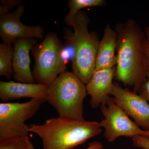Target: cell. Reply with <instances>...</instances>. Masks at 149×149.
I'll return each instance as SVG.
<instances>
[{
	"label": "cell",
	"mask_w": 149,
	"mask_h": 149,
	"mask_svg": "<svg viewBox=\"0 0 149 149\" xmlns=\"http://www.w3.org/2000/svg\"><path fill=\"white\" fill-rule=\"evenodd\" d=\"M110 96L116 104L140 127L149 129V103L138 93L113 83Z\"/></svg>",
	"instance_id": "9"
},
{
	"label": "cell",
	"mask_w": 149,
	"mask_h": 149,
	"mask_svg": "<svg viewBox=\"0 0 149 149\" xmlns=\"http://www.w3.org/2000/svg\"><path fill=\"white\" fill-rule=\"evenodd\" d=\"M104 119L99 123L104 128L103 136L108 143H113L120 137L132 138L136 136L146 137V130L130 119L110 97L105 103L100 107Z\"/></svg>",
	"instance_id": "7"
},
{
	"label": "cell",
	"mask_w": 149,
	"mask_h": 149,
	"mask_svg": "<svg viewBox=\"0 0 149 149\" xmlns=\"http://www.w3.org/2000/svg\"><path fill=\"white\" fill-rule=\"evenodd\" d=\"M116 67L95 70L86 85L88 94L91 96L89 103L96 109L105 103L109 98L115 77Z\"/></svg>",
	"instance_id": "11"
},
{
	"label": "cell",
	"mask_w": 149,
	"mask_h": 149,
	"mask_svg": "<svg viewBox=\"0 0 149 149\" xmlns=\"http://www.w3.org/2000/svg\"><path fill=\"white\" fill-rule=\"evenodd\" d=\"M0 149H35L28 136L0 142Z\"/></svg>",
	"instance_id": "16"
},
{
	"label": "cell",
	"mask_w": 149,
	"mask_h": 149,
	"mask_svg": "<svg viewBox=\"0 0 149 149\" xmlns=\"http://www.w3.org/2000/svg\"><path fill=\"white\" fill-rule=\"evenodd\" d=\"M23 1L22 0H1L0 15L9 13V10L22 4Z\"/></svg>",
	"instance_id": "17"
},
{
	"label": "cell",
	"mask_w": 149,
	"mask_h": 149,
	"mask_svg": "<svg viewBox=\"0 0 149 149\" xmlns=\"http://www.w3.org/2000/svg\"><path fill=\"white\" fill-rule=\"evenodd\" d=\"M87 94L86 85L72 71H66L48 85L46 102L59 117L84 120L83 102Z\"/></svg>",
	"instance_id": "4"
},
{
	"label": "cell",
	"mask_w": 149,
	"mask_h": 149,
	"mask_svg": "<svg viewBox=\"0 0 149 149\" xmlns=\"http://www.w3.org/2000/svg\"><path fill=\"white\" fill-rule=\"evenodd\" d=\"M99 149H107L105 148H104L103 147H102V148H101Z\"/></svg>",
	"instance_id": "24"
},
{
	"label": "cell",
	"mask_w": 149,
	"mask_h": 149,
	"mask_svg": "<svg viewBox=\"0 0 149 149\" xmlns=\"http://www.w3.org/2000/svg\"><path fill=\"white\" fill-rule=\"evenodd\" d=\"M49 85L37 83H26L13 81H1L0 99L4 102L31 98L46 102V93Z\"/></svg>",
	"instance_id": "12"
},
{
	"label": "cell",
	"mask_w": 149,
	"mask_h": 149,
	"mask_svg": "<svg viewBox=\"0 0 149 149\" xmlns=\"http://www.w3.org/2000/svg\"><path fill=\"white\" fill-rule=\"evenodd\" d=\"M90 19L88 14L80 11L75 17V28L71 35L67 32L66 42L73 46L72 72L87 85L95 70V61L100 40L96 32H89Z\"/></svg>",
	"instance_id": "3"
},
{
	"label": "cell",
	"mask_w": 149,
	"mask_h": 149,
	"mask_svg": "<svg viewBox=\"0 0 149 149\" xmlns=\"http://www.w3.org/2000/svg\"><path fill=\"white\" fill-rule=\"evenodd\" d=\"M145 35L147 38H149V27H147L145 29Z\"/></svg>",
	"instance_id": "22"
},
{
	"label": "cell",
	"mask_w": 149,
	"mask_h": 149,
	"mask_svg": "<svg viewBox=\"0 0 149 149\" xmlns=\"http://www.w3.org/2000/svg\"><path fill=\"white\" fill-rule=\"evenodd\" d=\"M28 130L41 138L43 149H73L99 135L102 129L96 121L58 117L48 119L42 125L31 124Z\"/></svg>",
	"instance_id": "2"
},
{
	"label": "cell",
	"mask_w": 149,
	"mask_h": 149,
	"mask_svg": "<svg viewBox=\"0 0 149 149\" xmlns=\"http://www.w3.org/2000/svg\"><path fill=\"white\" fill-rule=\"evenodd\" d=\"M147 133V136L146 138H148L149 139V129L148 130H146Z\"/></svg>",
	"instance_id": "23"
},
{
	"label": "cell",
	"mask_w": 149,
	"mask_h": 149,
	"mask_svg": "<svg viewBox=\"0 0 149 149\" xmlns=\"http://www.w3.org/2000/svg\"><path fill=\"white\" fill-rule=\"evenodd\" d=\"M13 46L2 43L0 44V75L10 80L13 76L12 60Z\"/></svg>",
	"instance_id": "15"
},
{
	"label": "cell",
	"mask_w": 149,
	"mask_h": 149,
	"mask_svg": "<svg viewBox=\"0 0 149 149\" xmlns=\"http://www.w3.org/2000/svg\"><path fill=\"white\" fill-rule=\"evenodd\" d=\"M103 147L102 144L98 141L91 142L88 145V148L85 149H99Z\"/></svg>",
	"instance_id": "21"
},
{
	"label": "cell",
	"mask_w": 149,
	"mask_h": 149,
	"mask_svg": "<svg viewBox=\"0 0 149 149\" xmlns=\"http://www.w3.org/2000/svg\"><path fill=\"white\" fill-rule=\"evenodd\" d=\"M64 45L56 33L50 32L42 42L33 47L31 52L35 63L32 72L35 83L50 85L67 71L63 57Z\"/></svg>",
	"instance_id": "5"
},
{
	"label": "cell",
	"mask_w": 149,
	"mask_h": 149,
	"mask_svg": "<svg viewBox=\"0 0 149 149\" xmlns=\"http://www.w3.org/2000/svg\"><path fill=\"white\" fill-rule=\"evenodd\" d=\"M25 6L21 4L13 12L0 15V37L4 44L12 45L19 38L40 40L45 37L42 25H26L21 22Z\"/></svg>",
	"instance_id": "8"
},
{
	"label": "cell",
	"mask_w": 149,
	"mask_h": 149,
	"mask_svg": "<svg viewBox=\"0 0 149 149\" xmlns=\"http://www.w3.org/2000/svg\"><path fill=\"white\" fill-rule=\"evenodd\" d=\"M114 29L117 37L115 77L125 86L133 87V92L138 94L148 69L144 49L146 37L133 19L118 23Z\"/></svg>",
	"instance_id": "1"
},
{
	"label": "cell",
	"mask_w": 149,
	"mask_h": 149,
	"mask_svg": "<svg viewBox=\"0 0 149 149\" xmlns=\"http://www.w3.org/2000/svg\"><path fill=\"white\" fill-rule=\"evenodd\" d=\"M106 3L104 0H69L68 1L69 11L65 17V22L74 29L76 27L75 17L78 12L86 8L104 6Z\"/></svg>",
	"instance_id": "14"
},
{
	"label": "cell",
	"mask_w": 149,
	"mask_h": 149,
	"mask_svg": "<svg viewBox=\"0 0 149 149\" xmlns=\"http://www.w3.org/2000/svg\"><path fill=\"white\" fill-rule=\"evenodd\" d=\"M117 34L110 24L104 29V34L100 41L95 61V70L115 67L117 64L115 54L117 45Z\"/></svg>",
	"instance_id": "13"
},
{
	"label": "cell",
	"mask_w": 149,
	"mask_h": 149,
	"mask_svg": "<svg viewBox=\"0 0 149 149\" xmlns=\"http://www.w3.org/2000/svg\"><path fill=\"white\" fill-rule=\"evenodd\" d=\"M144 49L146 57L148 68L149 69V38H146L144 43Z\"/></svg>",
	"instance_id": "20"
},
{
	"label": "cell",
	"mask_w": 149,
	"mask_h": 149,
	"mask_svg": "<svg viewBox=\"0 0 149 149\" xmlns=\"http://www.w3.org/2000/svg\"><path fill=\"white\" fill-rule=\"evenodd\" d=\"M139 95L149 103V69H148L146 79L141 86Z\"/></svg>",
	"instance_id": "19"
},
{
	"label": "cell",
	"mask_w": 149,
	"mask_h": 149,
	"mask_svg": "<svg viewBox=\"0 0 149 149\" xmlns=\"http://www.w3.org/2000/svg\"><path fill=\"white\" fill-rule=\"evenodd\" d=\"M134 146L143 149H149V139L141 136H136L132 138Z\"/></svg>",
	"instance_id": "18"
},
{
	"label": "cell",
	"mask_w": 149,
	"mask_h": 149,
	"mask_svg": "<svg viewBox=\"0 0 149 149\" xmlns=\"http://www.w3.org/2000/svg\"><path fill=\"white\" fill-rule=\"evenodd\" d=\"M43 102L32 99L24 103H0V142L28 136L25 123L34 117Z\"/></svg>",
	"instance_id": "6"
},
{
	"label": "cell",
	"mask_w": 149,
	"mask_h": 149,
	"mask_svg": "<svg viewBox=\"0 0 149 149\" xmlns=\"http://www.w3.org/2000/svg\"><path fill=\"white\" fill-rule=\"evenodd\" d=\"M37 43L36 39L28 38H19L13 43V77L17 82L35 83L30 68L29 53Z\"/></svg>",
	"instance_id": "10"
}]
</instances>
